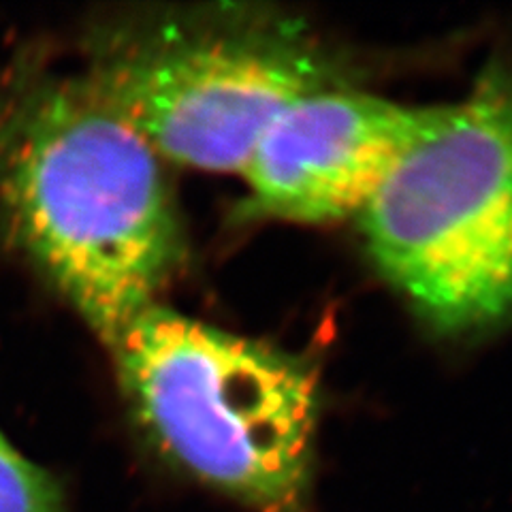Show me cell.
Wrapping results in <instances>:
<instances>
[{"label":"cell","instance_id":"cell-3","mask_svg":"<svg viewBox=\"0 0 512 512\" xmlns=\"http://www.w3.org/2000/svg\"><path fill=\"white\" fill-rule=\"evenodd\" d=\"M158 158L242 173L269 122L340 64L306 22L259 5L169 11L118 28L82 73Z\"/></svg>","mask_w":512,"mask_h":512},{"label":"cell","instance_id":"cell-1","mask_svg":"<svg viewBox=\"0 0 512 512\" xmlns=\"http://www.w3.org/2000/svg\"><path fill=\"white\" fill-rule=\"evenodd\" d=\"M0 231L105 346L184 261L156 152L84 75L35 62L0 79Z\"/></svg>","mask_w":512,"mask_h":512},{"label":"cell","instance_id":"cell-5","mask_svg":"<svg viewBox=\"0 0 512 512\" xmlns=\"http://www.w3.org/2000/svg\"><path fill=\"white\" fill-rule=\"evenodd\" d=\"M348 86L299 96L269 122L242 171L248 210L286 222L361 216L442 116Z\"/></svg>","mask_w":512,"mask_h":512},{"label":"cell","instance_id":"cell-4","mask_svg":"<svg viewBox=\"0 0 512 512\" xmlns=\"http://www.w3.org/2000/svg\"><path fill=\"white\" fill-rule=\"evenodd\" d=\"M374 263L429 327L512 323V71H487L359 216Z\"/></svg>","mask_w":512,"mask_h":512},{"label":"cell","instance_id":"cell-6","mask_svg":"<svg viewBox=\"0 0 512 512\" xmlns=\"http://www.w3.org/2000/svg\"><path fill=\"white\" fill-rule=\"evenodd\" d=\"M0 512H67L60 480L22 455L0 429Z\"/></svg>","mask_w":512,"mask_h":512},{"label":"cell","instance_id":"cell-2","mask_svg":"<svg viewBox=\"0 0 512 512\" xmlns=\"http://www.w3.org/2000/svg\"><path fill=\"white\" fill-rule=\"evenodd\" d=\"M154 455L239 512H318L314 367L154 303L107 344Z\"/></svg>","mask_w":512,"mask_h":512}]
</instances>
